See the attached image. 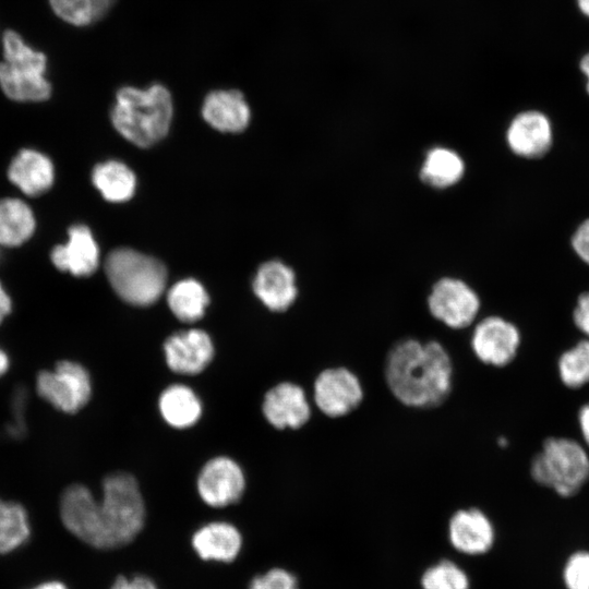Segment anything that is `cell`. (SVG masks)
Wrapping results in <instances>:
<instances>
[{"mask_svg":"<svg viewBox=\"0 0 589 589\" xmlns=\"http://www.w3.org/2000/svg\"><path fill=\"white\" fill-rule=\"evenodd\" d=\"M65 528L96 549H116L135 539L145 522V505L136 480L129 473L109 474L103 496L95 500L88 488L72 484L60 501Z\"/></svg>","mask_w":589,"mask_h":589,"instance_id":"1","label":"cell"},{"mask_svg":"<svg viewBox=\"0 0 589 589\" xmlns=\"http://www.w3.org/2000/svg\"><path fill=\"white\" fill-rule=\"evenodd\" d=\"M385 383L393 396L410 408L441 406L453 387V362L436 341L402 338L388 350L384 361Z\"/></svg>","mask_w":589,"mask_h":589,"instance_id":"2","label":"cell"},{"mask_svg":"<svg viewBox=\"0 0 589 589\" xmlns=\"http://www.w3.org/2000/svg\"><path fill=\"white\" fill-rule=\"evenodd\" d=\"M173 103L159 83L145 88L122 86L110 111L115 129L133 144L147 147L166 136L171 124Z\"/></svg>","mask_w":589,"mask_h":589,"instance_id":"3","label":"cell"},{"mask_svg":"<svg viewBox=\"0 0 589 589\" xmlns=\"http://www.w3.org/2000/svg\"><path fill=\"white\" fill-rule=\"evenodd\" d=\"M0 88L11 100L40 103L51 96L52 85L47 77L48 58L29 45L14 29L1 36Z\"/></svg>","mask_w":589,"mask_h":589,"instance_id":"4","label":"cell"},{"mask_svg":"<svg viewBox=\"0 0 589 589\" xmlns=\"http://www.w3.org/2000/svg\"><path fill=\"white\" fill-rule=\"evenodd\" d=\"M105 271L116 293L134 305H151L165 290L167 272L164 264L132 249L111 251Z\"/></svg>","mask_w":589,"mask_h":589,"instance_id":"5","label":"cell"},{"mask_svg":"<svg viewBox=\"0 0 589 589\" xmlns=\"http://www.w3.org/2000/svg\"><path fill=\"white\" fill-rule=\"evenodd\" d=\"M530 474L540 485L563 497L576 495L589 480V456L576 441L546 438L530 465Z\"/></svg>","mask_w":589,"mask_h":589,"instance_id":"6","label":"cell"},{"mask_svg":"<svg viewBox=\"0 0 589 589\" xmlns=\"http://www.w3.org/2000/svg\"><path fill=\"white\" fill-rule=\"evenodd\" d=\"M480 306L478 293L466 281L455 277L440 278L428 296L431 315L453 329L470 326Z\"/></svg>","mask_w":589,"mask_h":589,"instance_id":"7","label":"cell"},{"mask_svg":"<svg viewBox=\"0 0 589 589\" xmlns=\"http://www.w3.org/2000/svg\"><path fill=\"white\" fill-rule=\"evenodd\" d=\"M40 397L63 412L73 413L83 408L91 396L87 371L72 361L59 362L53 371H41L36 380Z\"/></svg>","mask_w":589,"mask_h":589,"instance_id":"8","label":"cell"},{"mask_svg":"<svg viewBox=\"0 0 589 589\" xmlns=\"http://www.w3.org/2000/svg\"><path fill=\"white\" fill-rule=\"evenodd\" d=\"M520 339L516 325L504 317L490 315L477 323L470 345L482 363L503 368L516 358Z\"/></svg>","mask_w":589,"mask_h":589,"instance_id":"9","label":"cell"},{"mask_svg":"<svg viewBox=\"0 0 589 589\" xmlns=\"http://www.w3.org/2000/svg\"><path fill=\"white\" fill-rule=\"evenodd\" d=\"M363 395L359 377L344 366L325 369L314 383L315 404L329 418H340L356 410Z\"/></svg>","mask_w":589,"mask_h":589,"instance_id":"10","label":"cell"},{"mask_svg":"<svg viewBox=\"0 0 589 589\" xmlns=\"http://www.w3.org/2000/svg\"><path fill=\"white\" fill-rule=\"evenodd\" d=\"M245 481L241 468L228 457H216L206 462L197 478V491L209 506L225 507L242 495Z\"/></svg>","mask_w":589,"mask_h":589,"instance_id":"11","label":"cell"},{"mask_svg":"<svg viewBox=\"0 0 589 589\" xmlns=\"http://www.w3.org/2000/svg\"><path fill=\"white\" fill-rule=\"evenodd\" d=\"M552 141V123L539 110L518 112L506 129L507 145L519 157L539 158L549 152Z\"/></svg>","mask_w":589,"mask_h":589,"instance_id":"12","label":"cell"},{"mask_svg":"<svg viewBox=\"0 0 589 589\" xmlns=\"http://www.w3.org/2000/svg\"><path fill=\"white\" fill-rule=\"evenodd\" d=\"M50 259L59 271L75 277H85L96 271L99 249L91 229L76 224L68 229L65 242L53 247Z\"/></svg>","mask_w":589,"mask_h":589,"instance_id":"13","label":"cell"},{"mask_svg":"<svg viewBox=\"0 0 589 589\" xmlns=\"http://www.w3.org/2000/svg\"><path fill=\"white\" fill-rule=\"evenodd\" d=\"M168 366L177 373L194 375L212 361L214 346L202 329L181 330L168 337L164 345Z\"/></svg>","mask_w":589,"mask_h":589,"instance_id":"14","label":"cell"},{"mask_svg":"<svg viewBox=\"0 0 589 589\" xmlns=\"http://www.w3.org/2000/svg\"><path fill=\"white\" fill-rule=\"evenodd\" d=\"M452 545L468 555L488 552L494 542V528L489 517L479 508L455 512L448 522Z\"/></svg>","mask_w":589,"mask_h":589,"instance_id":"15","label":"cell"},{"mask_svg":"<svg viewBox=\"0 0 589 589\" xmlns=\"http://www.w3.org/2000/svg\"><path fill=\"white\" fill-rule=\"evenodd\" d=\"M263 412L267 421L277 429H298L308 422L311 409L303 389L286 382L267 392Z\"/></svg>","mask_w":589,"mask_h":589,"instance_id":"16","label":"cell"},{"mask_svg":"<svg viewBox=\"0 0 589 589\" xmlns=\"http://www.w3.org/2000/svg\"><path fill=\"white\" fill-rule=\"evenodd\" d=\"M8 178L24 194L37 196L52 187L55 166L44 153L23 148L12 158L8 167Z\"/></svg>","mask_w":589,"mask_h":589,"instance_id":"17","label":"cell"},{"mask_svg":"<svg viewBox=\"0 0 589 589\" xmlns=\"http://www.w3.org/2000/svg\"><path fill=\"white\" fill-rule=\"evenodd\" d=\"M202 116L214 129L237 133L243 131L249 124L251 110L241 92L216 89L205 97Z\"/></svg>","mask_w":589,"mask_h":589,"instance_id":"18","label":"cell"},{"mask_svg":"<svg viewBox=\"0 0 589 589\" xmlns=\"http://www.w3.org/2000/svg\"><path fill=\"white\" fill-rule=\"evenodd\" d=\"M253 290L268 309L285 311L297 297L294 273L279 261L266 262L254 277Z\"/></svg>","mask_w":589,"mask_h":589,"instance_id":"19","label":"cell"},{"mask_svg":"<svg viewBox=\"0 0 589 589\" xmlns=\"http://www.w3.org/2000/svg\"><path fill=\"white\" fill-rule=\"evenodd\" d=\"M192 546L203 561L230 563L241 551L242 537L233 525L215 521L193 534Z\"/></svg>","mask_w":589,"mask_h":589,"instance_id":"20","label":"cell"},{"mask_svg":"<svg viewBox=\"0 0 589 589\" xmlns=\"http://www.w3.org/2000/svg\"><path fill=\"white\" fill-rule=\"evenodd\" d=\"M465 161L454 149L435 146L428 151L419 175L422 182L434 189L457 184L465 175Z\"/></svg>","mask_w":589,"mask_h":589,"instance_id":"21","label":"cell"},{"mask_svg":"<svg viewBox=\"0 0 589 589\" xmlns=\"http://www.w3.org/2000/svg\"><path fill=\"white\" fill-rule=\"evenodd\" d=\"M36 228L35 215L27 203L17 197L0 200V245L19 247Z\"/></svg>","mask_w":589,"mask_h":589,"instance_id":"22","label":"cell"},{"mask_svg":"<svg viewBox=\"0 0 589 589\" xmlns=\"http://www.w3.org/2000/svg\"><path fill=\"white\" fill-rule=\"evenodd\" d=\"M159 409L165 421L178 429L192 426L202 413V405L195 393L181 384L171 385L163 392Z\"/></svg>","mask_w":589,"mask_h":589,"instance_id":"23","label":"cell"},{"mask_svg":"<svg viewBox=\"0 0 589 589\" xmlns=\"http://www.w3.org/2000/svg\"><path fill=\"white\" fill-rule=\"evenodd\" d=\"M92 182L104 199L115 203L130 200L136 185L132 170L117 160L96 165L92 172Z\"/></svg>","mask_w":589,"mask_h":589,"instance_id":"24","label":"cell"},{"mask_svg":"<svg viewBox=\"0 0 589 589\" xmlns=\"http://www.w3.org/2000/svg\"><path fill=\"white\" fill-rule=\"evenodd\" d=\"M167 301L170 310L180 321L192 323L203 317L209 298L197 280L184 279L170 288Z\"/></svg>","mask_w":589,"mask_h":589,"instance_id":"25","label":"cell"},{"mask_svg":"<svg viewBox=\"0 0 589 589\" xmlns=\"http://www.w3.org/2000/svg\"><path fill=\"white\" fill-rule=\"evenodd\" d=\"M31 533L27 514L17 503L0 498V554L26 542Z\"/></svg>","mask_w":589,"mask_h":589,"instance_id":"26","label":"cell"},{"mask_svg":"<svg viewBox=\"0 0 589 589\" xmlns=\"http://www.w3.org/2000/svg\"><path fill=\"white\" fill-rule=\"evenodd\" d=\"M558 374L562 383L569 388L589 383V339L579 341L561 354Z\"/></svg>","mask_w":589,"mask_h":589,"instance_id":"27","label":"cell"},{"mask_svg":"<svg viewBox=\"0 0 589 589\" xmlns=\"http://www.w3.org/2000/svg\"><path fill=\"white\" fill-rule=\"evenodd\" d=\"M423 589H469L466 573L450 561H442L422 575Z\"/></svg>","mask_w":589,"mask_h":589,"instance_id":"28","label":"cell"},{"mask_svg":"<svg viewBox=\"0 0 589 589\" xmlns=\"http://www.w3.org/2000/svg\"><path fill=\"white\" fill-rule=\"evenodd\" d=\"M50 9L64 23L85 27L94 23L91 0H48Z\"/></svg>","mask_w":589,"mask_h":589,"instance_id":"29","label":"cell"},{"mask_svg":"<svg viewBox=\"0 0 589 589\" xmlns=\"http://www.w3.org/2000/svg\"><path fill=\"white\" fill-rule=\"evenodd\" d=\"M563 580L566 589H589V552L578 551L567 558Z\"/></svg>","mask_w":589,"mask_h":589,"instance_id":"30","label":"cell"},{"mask_svg":"<svg viewBox=\"0 0 589 589\" xmlns=\"http://www.w3.org/2000/svg\"><path fill=\"white\" fill-rule=\"evenodd\" d=\"M249 589H299V585L293 574L275 567L254 577Z\"/></svg>","mask_w":589,"mask_h":589,"instance_id":"31","label":"cell"},{"mask_svg":"<svg viewBox=\"0 0 589 589\" xmlns=\"http://www.w3.org/2000/svg\"><path fill=\"white\" fill-rule=\"evenodd\" d=\"M12 420L8 425L11 436L17 438L25 433V409L27 404V392L23 387H17L11 399Z\"/></svg>","mask_w":589,"mask_h":589,"instance_id":"32","label":"cell"},{"mask_svg":"<svg viewBox=\"0 0 589 589\" xmlns=\"http://www.w3.org/2000/svg\"><path fill=\"white\" fill-rule=\"evenodd\" d=\"M572 247L576 254L589 265V218L576 229L572 238Z\"/></svg>","mask_w":589,"mask_h":589,"instance_id":"33","label":"cell"},{"mask_svg":"<svg viewBox=\"0 0 589 589\" xmlns=\"http://www.w3.org/2000/svg\"><path fill=\"white\" fill-rule=\"evenodd\" d=\"M573 318L576 327L589 337V291L579 296Z\"/></svg>","mask_w":589,"mask_h":589,"instance_id":"34","label":"cell"},{"mask_svg":"<svg viewBox=\"0 0 589 589\" xmlns=\"http://www.w3.org/2000/svg\"><path fill=\"white\" fill-rule=\"evenodd\" d=\"M110 589H157L155 582L143 575H136L132 578L119 576Z\"/></svg>","mask_w":589,"mask_h":589,"instance_id":"35","label":"cell"},{"mask_svg":"<svg viewBox=\"0 0 589 589\" xmlns=\"http://www.w3.org/2000/svg\"><path fill=\"white\" fill-rule=\"evenodd\" d=\"M117 0H91L94 21L104 19L112 9Z\"/></svg>","mask_w":589,"mask_h":589,"instance_id":"36","label":"cell"},{"mask_svg":"<svg viewBox=\"0 0 589 589\" xmlns=\"http://www.w3.org/2000/svg\"><path fill=\"white\" fill-rule=\"evenodd\" d=\"M579 428L582 437L589 446V404L584 405L578 413Z\"/></svg>","mask_w":589,"mask_h":589,"instance_id":"37","label":"cell"},{"mask_svg":"<svg viewBox=\"0 0 589 589\" xmlns=\"http://www.w3.org/2000/svg\"><path fill=\"white\" fill-rule=\"evenodd\" d=\"M11 299L0 283V323L11 311Z\"/></svg>","mask_w":589,"mask_h":589,"instance_id":"38","label":"cell"},{"mask_svg":"<svg viewBox=\"0 0 589 589\" xmlns=\"http://www.w3.org/2000/svg\"><path fill=\"white\" fill-rule=\"evenodd\" d=\"M579 70L586 77V91L589 94V51H587L579 61Z\"/></svg>","mask_w":589,"mask_h":589,"instance_id":"39","label":"cell"},{"mask_svg":"<svg viewBox=\"0 0 589 589\" xmlns=\"http://www.w3.org/2000/svg\"><path fill=\"white\" fill-rule=\"evenodd\" d=\"M33 589H68L62 582L59 581H48L40 584L39 586Z\"/></svg>","mask_w":589,"mask_h":589,"instance_id":"40","label":"cell"},{"mask_svg":"<svg viewBox=\"0 0 589 589\" xmlns=\"http://www.w3.org/2000/svg\"><path fill=\"white\" fill-rule=\"evenodd\" d=\"M9 368V359L4 351L0 349V376L3 375Z\"/></svg>","mask_w":589,"mask_h":589,"instance_id":"41","label":"cell"},{"mask_svg":"<svg viewBox=\"0 0 589 589\" xmlns=\"http://www.w3.org/2000/svg\"><path fill=\"white\" fill-rule=\"evenodd\" d=\"M576 4L581 14L589 17V0H576Z\"/></svg>","mask_w":589,"mask_h":589,"instance_id":"42","label":"cell"}]
</instances>
